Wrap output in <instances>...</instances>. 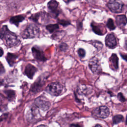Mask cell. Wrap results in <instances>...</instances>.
Returning a JSON list of instances; mask_svg holds the SVG:
<instances>
[{
	"instance_id": "1",
	"label": "cell",
	"mask_w": 127,
	"mask_h": 127,
	"mask_svg": "<svg viewBox=\"0 0 127 127\" xmlns=\"http://www.w3.org/2000/svg\"><path fill=\"white\" fill-rule=\"evenodd\" d=\"M39 28L34 24H29L21 33V37L24 39L37 37L39 34Z\"/></svg>"
},
{
	"instance_id": "2",
	"label": "cell",
	"mask_w": 127,
	"mask_h": 127,
	"mask_svg": "<svg viewBox=\"0 0 127 127\" xmlns=\"http://www.w3.org/2000/svg\"><path fill=\"white\" fill-rule=\"evenodd\" d=\"M3 38L7 47L11 48L17 45L20 41L16 35L8 30L5 34Z\"/></svg>"
},
{
	"instance_id": "3",
	"label": "cell",
	"mask_w": 127,
	"mask_h": 127,
	"mask_svg": "<svg viewBox=\"0 0 127 127\" xmlns=\"http://www.w3.org/2000/svg\"><path fill=\"white\" fill-rule=\"evenodd\" d=\"M63 86L58 82H53L49 84L46 88V91L53 96H59L63 92Z\"/></svg>"
},
{
	"instance_id": "4",
	"label": "cell",
	"mask_w": 127,
	"mask_h": 127,
	"mask_svg": "<svg viewBox=\"0 0 127 127\" xmlns=\"http://www.w3.org/2000/svg\"><path fill=\"white\" fill-rule=\"evenodd\" d=\"M36 106L43 111L48 110L51 107V103L45 96H40L35 100Z\"/></svg>"
},
{
	"instance_id": "5",
	"label": "cell",
	"mask_w": 127,
	"mask_h": 127,
	"mask_svg": "<svg viewBox=\"0 0 127 127\" xmlns=\"http://www.w3.org/2000/svg\"><path fill=\"white\" fill-rule=\"evenodd\" d=\"M107 5L111 11L116 13H119L122 10L123 4L121 1L111 0L109 1Z\"/></svg>"
},
{
	"instance_id": "6",
	"label": "cell",
	"mask_w": 127,
	"mask_h": 127,
	"mask_svg": "<svg viewBox=\"0 0 127 127\" xmlns=\"http://www.w3.org/2000/svg\"><path fill=\"white\" fill-rule=\"evenodd\" d=\"M88 66L90 70L93 73H97L99 71V69L100 67V62L98 59L95 57L90 59L89 62Z\"/></svg>"
},
{
	"instance_id": "7",
	"label": "cell",
	"mask_w": 127,
	"mask_h": 127,
	"mask_svg": "<svg viewBox=\"0 0 127 127\" xmlns=\"http://www.w3.org/2000/svg\"><path fill=\"white\" fill-rule=\"evenodd\" d=\"M95 114L101 118H106L108 117L110 114L109 108L105 106H102L97 108L95 110Z\"/></svg>"
},
{
	"instance_id": "8",
	"label": "cell",
	"mask_w": 127,
	"mask_h": 127,
	"mask_svg": "<svg viewBox=\"0 0 127 127\" xmlns=\"http://www.w3.org/2000/svg\"><path fill=\"white\" fill-rule=\"evenodd\" d=\"M46 78H45L44 77H39L38 80L32 85L31 87V91L35 93L38 92L42 88L43 85L44 84V80Z\"/></svg>"
},
{
	"instance_id": "9",
	"label": "cell",
	"mask_w": 127,
	"mask_h": 127,
	"mask_svg": "<svg viewBox=\"0 0 127 127\" xmlns=\"http://www.w3.org/2000/svg\"><path fill=\"white\" fill-rule=\"evenodd\" d=\"M106 45L110 48H114L117 44L115 36L113 34H109L105 38Z\"/></svg>"
},
{
	"instance_id": "10",
	"label": "cell",
	"mask_w": 127,
	"mask_h": 127,
	"mask_svg": "<svg viewBox=\"0 0 127 127\" xmlns=\"http://www.w3.org/2000/svg\"><path fill=\"white\" fill-rule=\"evenodd\" d=\"M37 70V68L30 64H28L24 69V74L30 79H32Z\"/></svg>"
},
{
	"instance_id": "11",
	"label": "cell",
	"mask_w": 127,
	"mask_h": 127,
	"mask_svg": "<svg viewBox=\"0 0 127 127\" xmlns=\"http://www.w3.org/2000/svg\"><path fill=\"white\" fill-rule=\"evenodd\" d=\"M32 52L34 57L37 60L40 61H44L46 60L43 52L40 50L39 49L33 47L32 48Z\"/></svg>"
},
{
	"instance_id": "12",
	"label": "cell",
	"mask_w": 127,
	"mask_h": 127,
	"mask_svg": "<svg viewBox=\"0 0 127 127\" xmlns=\"http://www.w3.org/2000/svg\"><path fill=\"white\" fill-rule=\"evenodd\" d=\"M117 25L120 28H123L127 23V18L125 15H118L116 18Z\"/></svg>"
},
{
	"instance_id": "13",
	"label": "cell",
	"mask_w": 127,
	"mask_h": 127,
	"mask_svg": "<svg viewBox=\"0 0 127 127\" xmlns=\"http://www.w3.org/2000/svg\"><path fill=\"white\" fill-rule=\"evenodd\" d=\"M58 5H59V3L56 0H51L47 4L48 8L50 10V11L56 14V13H58Z\"/></svg>"
},
{
	"instance_id": "14",
	"label": "cell",
	"mask_w": 127,
	"mask_h": 127,
	"mask_svg": "<svg viewBox=\"0 0 127 127\" xmlns=\"http://www.w3.org/2000/svg\"><path fill=\"white\" fill-rule=\"evenodd\" d=\"M109 61L112 64V67L113 69L116 70L118 68V61L119 59L117 56L115 54H113L109 59Z\"/></svg>"
},
{
	"instance_id": "15",
	"label": "cell",
	"mask_w": 127,
	"mask_h": 127,
	"mask_svg": "<svg viewBox=\"0 0 127 127\" xmlns=\"http://www.w3.org/2000/svg\"><path fill=\"white\" fill-rule=\"evenodd\" d=\"M25 17L21 15H18L14 16H12L10 18L9 21L11 23L14 24L16 26H18L19 23L21 22H22L23 20H24Z\"/></svg>"
},
{
	"instance_id": "16",
	"label": "cell",
	"mask_w": 127,
	"mask_h": 127,
	"mask_svg": "<svg viewBox=\"0 0 127 127\" xmlns=\"http://www.w3.org/2000/svg\"><path fill=\"white\" fill-rule=\"evenodd\" d=\"M17 58V56L9 53H8L6 56V61L10 66H12L14 64Z\"/></svg>"
},
{
	"instance_id": "17",
	"label": "cell",
	"mask_w": 127,
	"mask_h": 127,
	"mask_svg": "<svg viewBox=\"0 0 127 127\" xmlns=\"http://www.w3.org/2000/svg\"><path fill=\"white\" fill-rule=\"evenodd\" d=\"M3 92L6 95L7 99L9 101H12L14 99L15 97V92L12 90H7L3 91Z\"/></svg>"
},
{
	"instance_id": "18",
	"label": "cell",
	"mask_w": 127,
	"mask_h": 127,
	"mask_svg": "<svg viewBox=\"0 0 127 127\" xmlns=\"http://www.w3.org/2000/svg\"><path fill=\"white\" fill-rule=\"evenodd\" d=\"M91 26L92 28V30L96 34L99 35H102L104 33H103L102 32V30L101 29V27L98 25L94 24L93 23H91Z\"/></svg>"
},
{
	"instance_id": "19",
	"label": "cell",
	"mask_w": 127,
	"mask_h": 127,
	"mask_svg": "<svg viewBox=\"0 0 127 127\" xmlns=\"http://www.w3.org/2000/svg\"><path fill=\"white\" fill-rule=\"evenodd\" d=\"M59 29V25L58 24H49L46 26V29L50 33L54 32Z\"/></svg>"
},
{
	"instance_id": "20",
	"label": "cell",
	"mask_w": 127,
	"mask_h": 127,
	"mask_svg": "<svg viewBox=\"0 0 127 127\" xmlns=\"http://www.w3.org/2000/svg\"><path fill=\"white\" fill-rule=\"evenodd\" d=\"M123 120H124V117L121 115H116L113 117V123L114 124H119V123L123 122Z\"/></svg>"
},
{
	"instance_id": "21",
	"label": "cell",
	"mask_w": 127,
	"mask_h": 127,
	"mask_svg": "<svg viewBox=\"0 0 127 127\" xmlns=\"http://www.w3.org/2000/svg\"><path fill=\"white\" fill-rule=\"evenodd\" d=\"M107 26L110 30H113L115 29L116 27L114 25V23L112 19L109 18L108 20V21L107 22Z\"/></svg>"
},
{
	"instance_id": "22",
	"label": "cell",
	"mask_w": 127,
	"mask_h": 127,
	"mask_svg": "<svg viewBox=\"0 0 127 127\" xmlns=\"http://www.w3.org/2000/svg\"><path fill=\"white\" fill-rule=\"evenodd\" d=\"M91 44L98 50H101L103 47V44H102V43L98 41H92Z\"/></svg>"
},
{
	"instance_id": "23",
	"label": "cell",
	"mask_w": 127,
	"mask_h": 127,
	"mask_svg": "<svg viewBox=\"0 0 127 127\" xmlns=\"http://www.w3.org/2000/svg\"><path fill=\"white\" fill-rule=\"evenodd\" d=\"M8 29H7V26L4 25V26H3L2 27V28H1V30H0V38L1 39H2L3 38V37L5 35V34L6 33V31L8 30Z\"/></svg>"
},
{
	"instance_id": "24",
	"label": "cell",
	"mask_w": 127,
	"mask_h": 127,
	"mask_svg": "<svg viewBox=\"0 0 127 127\" xmlns=\"http://www.w3.org/2000/svg\"><path fill=\"white\" fill-rule=\"evenodd\" d=\"M58 23L62 25L63 26H66L70 24V22L68 21H67L66 20H64V19L58 20Z\"/></svg>"
},
{
	"instance_id": "25",
	"label": "cell",
	"mask_w": 127,
	"mask_h": 127,
	"mask_svg": "<svg viewBox=\"0 0 127 127\" xmlns=\"http://www.w3.org/2000/svg\"><path fill=\"white\" fill-rule=\"evenodd\" d=\"M78 54L80 57L83 58L85 55V52L84 49L80 48V49H79L78 50Z\"/></svg>"
},
{
	"instance_id": "26",
	"label": "cell",
	"mask_w": 127,
	"mask_h": 127,
	"mask_svg": "<svg viewBox=\"0 0 127 127\" xmlns=\"http://www.w3.org/2000/svg\"><path fill=\"white\" fill-rule=\"evenodd\" d=\"M117 97L119 100L122 102H124L126 101V99L122 93H119L117 95Z\"/></svg>"
},
{
	"instance_id": "27",
	"label": "cell",
	"mask_w": 127,
	"mask_h": 127,
	"mask_svg": "<svg viewBox=\"0 0 127 127\" xmlns=\"http://www.w3.org/2000/svg\"><path fill=\"white\" fill-rule=\"evenodd\" d=\"M67 45L64 43H62V44H61V45H60V49L62 51H65L67 48Z\"/></svg>"
},
{
	"instance_id": "28",
	"label": "cell",
	"mask_w": 127,
	"mask_h": 127,
	"mask_svg": "<svg viewBox=\"0 0 127 127\" xmlns=\"http://www.w3.org/2000/svg\"><path fill=\"white\" fill-rule=\"evenodd\" d=\"M120 55L123 59H124L125 60L127 61V54H124L121 53Z\"/></svg>"
},
{
	"instance_id": "29",
	"label": "cell",
	"mask_w": 127,
	"mask_h": 127,
	"mask_svg": "<svg viewBox=\"0 0 127 127\" xmlns=\"http://www.w3.org/2000/svg\"><path fill=\"white\" fill-rule=\"evenodd\" d=\"M70 127H80L79 125H71Z\"/></svg>"
},
{
	"instance_id": "30",
	"label": "cell",
	"mask_w": 127,
	"mask_h": 127,
	"mask_svg": "<svg viewBox=\"0 0 127 127\" xmlns=\"http://www.w3.org/2000/svg\"><path fill=\"white\" fill-rule=\"evenodd\" d=\"M0 57H1L2 56V55H3V50H2V48H0Z\"/></svg>"
},
{
	"instance_id": "31",
	"label": "cell",
	"mask_w": 127,
	"mask_h": 127,
	"mask_svg": "<svg viewBox=\"0 0 127 127\" xmlns=\"http://www.w3.org/2000/svg\"><path fill=\"white\" fill-rule=\"evenodd\" d=\"M48 127L47 126H46V125H39V126H38V127Z\"/></svg>"
},
{
	"instance_id": "32",
	"label": "cell",
	"mask_w": 127,
	"mask_h": 127,
	"mask_svg": "<svg viewBox=\"0 0 127 127\" xmlns=\"http://www.w3.org/2000/svg\"><path fill=\"white\" fill-rule=\"evenodd\" d=\"M2 69H3L2 65V64H1V67H0V73H1V74L2 73Z\"/></svg>"
},
{
	"instance_id": "33",
	"label": "cell",
	"mask_w": 127,
	"mask_h": 127,
	"mask_svg": "<svg viewBox=\"0 0 127 127\" xmlns=\"http://www.w3.org/2000/svg\"><path fill=\"white\" fill-rule=\"evenodd\" d=\"M94 127H102L100 125H97L95 126Z\"/></svg>"
},
{
	"instance_id": "34",
	"label": "cell",
	"mask_w": 127,
	"mask_h": 127,
	"mask_svg": "<svg viewBox=\"0 0 127 127\" xmlns=\"http://www.w3.org/2000/svg\"><path fill=\"white\" fill-rule=\"evenodd\" d=\"M126 124H127V120H126Z\"/></svg>"
}]
</instances>
